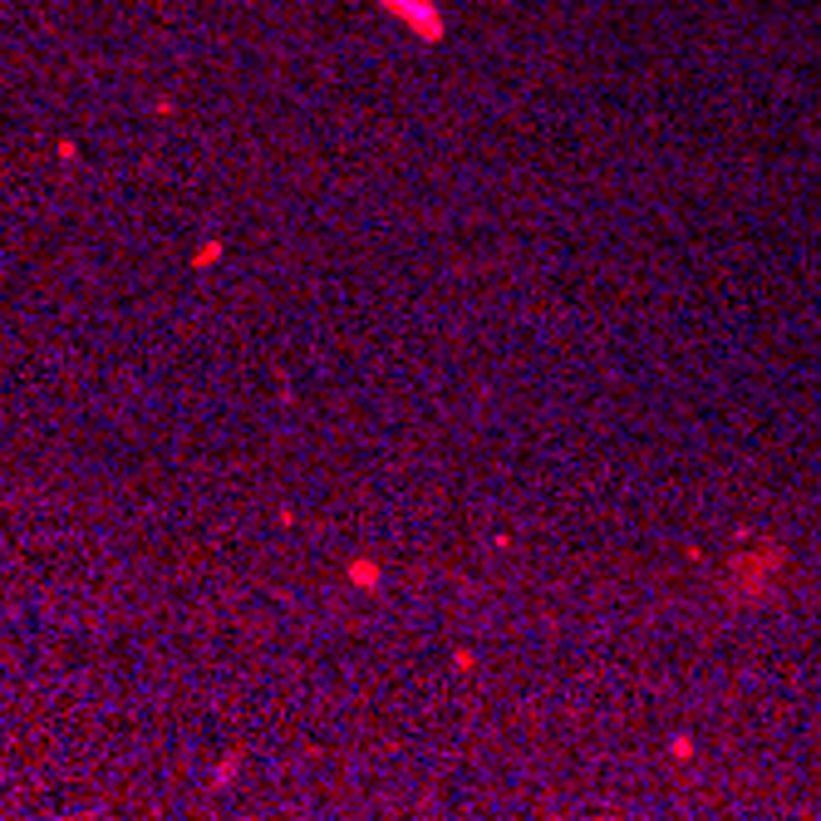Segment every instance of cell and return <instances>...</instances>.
<instances>
[{
  "label": "cell",
  "instance_id": "1",
  "mask_svg": "<svg viewBox=\"0 0 821 821\" xmlns=\"http://www.w3.org/2000/svg\"><path fill=\"white\" fill-rule=\"evenodd\" d=\"M379 5H389L413 35H423V40H438V35H443V15H438L433 0H379Z\"/></svg>",
  "mask_w": 821,
  "mask_h": 821
}]
</instances>
